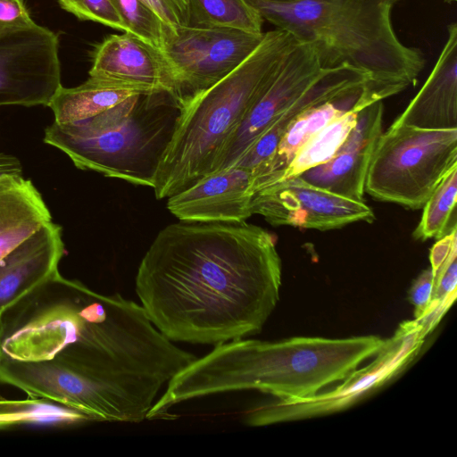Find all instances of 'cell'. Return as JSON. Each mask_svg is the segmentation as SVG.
<instances>
[{
  "label": "cell",
  "instance_id": "obj_1",
  "mask_svg": "<svg viewBox=\"0 0 457 457\" xmlns=\"http://www.w3.org/2000/svg\"><path fill=\"white\" fill-rule=\"evenodd\" d=\"M280 285L273 237L245 221L164 227L135 280L140 305L167 338L214 346L259 333Z\"/></svg>",
  "mask_w": 457,
  "mask_h": 457
},
{
  "label": "cell",
  "instance_id": "obj_2",
  "mask_svg": "<svg viewBox=\"0 0 457 457\" xmlns=\"http://www.w3.org/2000/svg\"><path fill=\"white\" fill-rule=\"evenodd\" d=\"M1 320V358L60 361L120 407L145 400L165 369L168 340L140 304L59 272L2 312Z\"/></svg>",
  "mask_w": 457,
  "mask_h": 457
},
{
  "label": "cell",
  "instance_id": "obj_3",
  "mask_svg": "<svg viewBox=\"0 0 457 457\" xmlns=\"http://www.w3.org/2000/svg\"><path fill=\"white\" fill-rule=\"evenodd\" d=\"M384 341L365 336L226 342L171 378L146 420L168 418L169 410L179 403L220 393L258 390L278 400L309 397L342 381L375 355Z\"/></svg>",
  "mask_w": 457,
  "mask_h": 457
},
{
  "label": "cell",
  "instance_id": "obj_4",
  "mask_svg": "<svg viewBox=\"0 0 457 457\" xmlns=\"http://www.w3.org/2000/svg\"><path fill=\"white\" fill-rule=\"evenodd\" d=\"M277 29L312 46L323 69L349 66L392 95L415 82L422 52L405 46L391 14L398 0H245Z\"/></svg>",
  "mask_w": 457,
  "mask_h": 457
},
{
  "label": "cell",
  "instance_id": "obj_5",
  "mask_svg": "<svg viewBox=\"0 0 457 457\" xmlns=\"http://www.w3.org/2000/svg\"><path fill=\"white\" fill-rule=\"evenodd\" d=\"M295 42L280 29L265 32L238 67L182 107L155 175L157 199L169 198L215 171L247 111Z\"/></svg>",
  "mask_w": 457,
  "mask_h": 457
},
{
  "label": "cell",
  "instance_id": "obj_6",
  "mask_svg": "<svg viewBox=\"0 0 457 457\" xmlns=\"http://www.w3.org/2000/svg\"><path fill=\"white\" fill-rule=\"evenodd\" d=\"M182 105L171 94H139L88 119L45 129L44 142L80 170L153 188Z\"/></svg>",
  "mask_w": 457,
  "mask_h": 457
},
{
  "label": "cell",
  "instance_id": "obj_7",
  "mask_svg": "<svg viewBox=\"0 0 457 457\" xmlns=\"http://www.w3.org/2000/svg\"><path fill=\"white\" fill-rule=\"evenodd\" d=\"M455 164L457 129L391 125L376 144L364 191L377 200L420 209Z\"/></svg>",
  "mask_w": 457,
  "mask_h": 457
},
{
  "label": "cell",
  "instance_id": "obj_8",
  "mask_svg": "<svg viewBox=\"0 0 457 457\" xmlns=\"http://www.w3.org/2000/svg\"><path fill=\"white\" fill-rule=\"evenodd\" d=\"M427 337L416 320L402 322L384 341L375 359L353 370L335 388L295 400H278L251 410L245 421L252 427L295 421L343 411L400 374L419 354Z\"/></svg>",
  "mask_w": 457,
  "mask_h": 457
},
{
  "label": "cell",
  "instance_id": "obj_9",
  "mask_svg": "<svg viewBox=\"0 0 457 457\" xmlns=\"http://www.w3.org/2000/svg\"><path fill=\"white\" fill-rule=\"evenodd\" d=\"M264 34L220 26H167L161 50L173 72L182 107L238 67Z\"/></svg>",
  "mask_w": 457,
  "mask_h": 457
},
{
  "label": "cell",
  "instance_id": "obj_10",
  "mask_svg": "<svg viewBox=\"0 0 457 457\" xmlns=\"http://www.w3.org/2000/svg\"><path fill=\"white\" fill-rule=\"evenodd\" d=\"M58 36L37 25L0 31V106H47L62 86Z\"/></svg>",
  "mask_w": 457,
  "mask_h": 457
},
{
  "label": "cell",
  "instance_id": "obj_11",
  "mask_svg": "<svg viewBox=\"0 0 457 457\" xmlns=\"http://www.w3.org/2000/svg\"><path fill=\"white\" fill-rule=\"evenodd\" d=\"M253 214L274 226L328 230L353 222H373V211L356 201L313 186L299 176L276 182L253 193Z\"/></svg>",
  "mask_w": 457,
  "mask_h": 457
},
{
  "label": "cell",
  "instance_id": "obj_12",
  "mask_svg": "<svg viewBox=\"0 0 457 457\" xmlns=\"http://www.w3.org/2000/svg\"><path fill=\"white\" fill-rule=\"evenodd\" d=\"M323 70L312 46L296 41L247 111L224 148L214 172L231 167L255 138L320 77Z\"/></svg>",
  "mask_w": 457,
  "mask_h": 457
},
{
  "label": "cell",
  "instance_id": "obj_13",
  "mask_svg": "<svg viewBox=\"0 0 457 457\" xmlns=\"http://www.w3.org/2000/svg\"><path fill=\"white\" fill-rule=\"evenodd\" d=\"M89 77L151 94L170 93L178 99L175 78L162 50L128 32L111 35L96 47Z\"/></svg>",
  "mask_w": 457,
  "mask_h": 457
},
{
  "label": "cell",
  "instance_id": "obj_14",
  "mask_svg": "<svg viewBox=\"0 0 457 457\" xmlns=\"http://www.w3.org/2000/svg\"><path fill=\"white\" fill-rule=\"evenodd\" d=\"M382 101L360 110L354 127L335 155L299 177L331 193L362 202L368 168L382 133Z\"/></svg>",
  "mask_w": 457,
  "mask_h": 457
},
{
  "label": "cell",
  "instance_id": "obj_15",
  "mask_svg": "<svg viewBox=\"0 0 457 457\" xmlns=\"http://www.w3.org/2000/svg\"><path fill=\"white\" fill-rule=\"evenodd\" d=\"M252 182L249 170L228 167L170 196L167 208L186 222H243L253 215Z\"/></svg>",
  "mask_w": 457,
  "mask_h": 457
},
{
  "label": "cell",
  "instance_id": "obj_16",
  "mask_svg": "<svg viewBox=\"0 0 457 457\" xmlns=\"http://www.w3.org/2000/svg\"><path fill=\"white\" fill-rule=\"evenodd\" d=\"M382 99L379 92L367 80L302 112L288 126L273 156L252 173L253 195L278 181L298 150L332 120L348 112H359Z\"/></svg>",
  "mask_w": 457,
  "mask_h": 457
},
{
  "label": "cell",
  "instance_id": "obj_17",
  "mask_svg": "<svg viewBox=\"0 0 457 457\" xmlns=\"http://www.w3.org/2000/svg\"><path fill=\"white\" fill-rule=\"evenodd\" d=\"M62 228L46 224L0 259V313L59 272Z\"/></svg>",
  "mask_w": 457,
  "mask_h": 457
},
{
  "label": "cell",
  "instance_id": "obj_18",
  "mask_svg": "<svg viewBox=\"0 0 457 457\" xmlns=\"http://www.w3.org/2000/svg\"><path fill=\"white\" fill-rule=\"evenodd\" d=\"M393 126L420 129H457V23L447 26V39L428 79Z\"/></svg>",
  "mask_w": 457,
  "mask_h": 457
},
{
  "label": "cell",
  "instance_id": "obj_19",
  "mask_svg": "<svg viewBox=\"0 0 457 457\" xmlns=\"http://www.w3.org/2000/svg\"><path fill=\"white\" fill-rule=\"evenodd\" d=\"M51 221V212L30 179L22 175L0 179V259Z\"/></svg>",
  "mask_w": 457,
  "mask_h": 457
},
{
  "label": "cell",
  "instance_id": "obj_20",
  "mask_svg": "<svg viewBox=\"0 0 457 457\" xmlns=\"http://www.w3.org/2000/svg\"><path fill=\"white\" fill-rule=\"evenodd\" d=\"M139 94L151 93L127 85L89 77L84 83L75 87L61 86L47 106L53 111L55 122L68 123L96 116Z\"/></svg>",
  "mask_w": 457,
  "mask_h": 457
},
{
  "label": "cell",
  "instance_id": "obj_21",
  "mask_svg": "<svg viewBox=\"0 0 457 457\" xmlns=\"http://www.w3.org/2000/svg\"><path fill=\"white\" fill-rule=\"evenodd\" d=\"M357 113L356 111L348 112L312 136L295 154L278 181L299 176L329 161L354 127Z\"/></svg>",
  "mask_w": 457,
  "mask_h": 457
},
{
  "label": "cell",
  "instance_id": "obj_22",
  "mask_svg": "<svg viewBox=\"0 0 457 457\" xmlns=\"http://www.w3.org/2000/svg\"><path fill=\"white\" fill-rule=\"evenodd\" d=\"M457 164L438 183L425 205L421 220L413 232L415 239H439L457 230Z\"/></svg>",
  "mask_w": 457,
  "mask_h": 457
},
{
  "label": "cell",
  "instance_id": "obj_23",
  "mask_svg": "<svg viewBox=\"0 0 457 457\" xmlns=\"http://www.w3.org/2000/svg\"><path fill=\"white\" fill-rule=\"evenodd\" d=\"M189 26H220L262 33L263 19L245 0H188Z\"/></svg>",
  "mask_w": 457,
  "mask_h": 457
},
{
  "label": "cell",
  "instance_id": "obj_24",
  "mask_svg": "<svg viewBox=\"0 0 457 457\" xmlns=\"http://www.w3.org/2000/svg\"><path fill=\"white\" fill-rule=\"evenodd\" d=\"M90 421L84 414L51 402L28 396L25 400H0V428L20 425H73Z\"/></svg>",
  "mask_w": 457,
  "mask_h": 457
},
{
  "label": "cell",
  "instance_id": "obj_25",
  "mask_svg": "<svg viewBox=\"0 0 457 457\" xmlns=\"http://www.w3.org/2000/svg\"><path fill=\"white\" fill-rule=\"evenodd\" d=\"M126 31L161 49L168 25L144 0H112Z\"/></svg>",
  "mask_w": 457,
  "mask_h": 457
},
{
  "label": "cell",
  "instance_id": "obj_26",
  "mask_svg": "<svg viewBox=\"0 0 457 457\" xmlns=\"http://www.w3.org/2000/svg\"><path fill=\"white\" fill-rule=\"evenodd\" d=\"M59 5L81 21H91L125 32L112 0H57Z\"/></svg>",
  "mask_w": 457,
  "mask_h": 457
},
{
  "label": "cell",
  "instance_id": "obj_27",
  "mask_svg": "<svg viewBox=\"0 0 457 457\" xmlns=\"http://www.w3.org/2000/svg\"><path fill=\"white\" fill-rule=\"evenodd\" d=\"M173 29L190 25L188 0H144Z\"/></svg>",
  "mask_w": 457,
  "mask_h": 457
},
{
  "label": "cell",
  "instance_id": "obj_28",
  "mask_svg": "<svg viewBox=\"0 0 457 457\" xmlns=\"http://www.w3.org/2000/svg\"><path fill=\"white\" fill-rule=\"evenodd\" d=\"M433 271L429 267L424 270L412 282L408 300L414 306V320H421L430 304L433 291Z\"/></svg>",
  "mask_w": 457,
  "mask_h": 457
},
{
  "label": "cell",
  "instance_id": "obj_29",
  "mask_svg": "<svg viewBox=\"0 0 457 457\" xmlns=\"http://www.w3.org/2000/svg\"><path fill=\"white\" fill-rule=\"evenodd\" d=\"M35 24L24 0H0V31L28 28Z\"/></svg>",
  "mask_w": 457,
  "mask_h": 457
},
{
  "label": "cell",
  "instance_id": "obj_30",
  "mask_svg": "<svg viewBox=\"0 0 457 457\" xmlns=\"http://www.w3.org/2000/svg\"><path fill=\"white\" fill-rule=\"evenodd\" d=\"M22 175V165L13 155L0 153V179Z\"/></svg>",
  "mask_w": 457,
  "mask_h": 457
},
{
  "label": "cell",
  "instance_id": "obj_31",
  "mask_svg": "<svg viewBox=\"0 0 457 457\" xmlns=\"http://www.w3.org/2000/svg\"><path fill=\"white\" fill-rule=\"evenodd\" d=\"M262 1L270 2V3H278V4H287V3H295V2H298V1H302V0H262Z\"/></svg>",
  "mask_w": 457,
  "mask_h": 457
},
{
  "label": "cell",
  "instance_id": "obj_32",
  "mask_svg": "<svg viewBox=\"0 0 457 457\" xmlns=\"http://www.w3.org/2000/svg\"><path fill=\"white\" fill-rule=\"evenodd\" d=\"M1 333H2V320H1V313H0V340H1Z\"/></svg>",
  "mask_w": 457,
  "mask_h": 457
},
{
  "label": "cell",
  "instance_id": "obj_33",
  "mask_svg": "<svg viewBox=\"0 0 457 457\" xmlns=\"http://www.w3.org/2000/svg\"><path fill=\"white\" fill-rule=\"evenodd\" d=\"M444 1L448 4H453V3L456 2L457 0H444Z\"/></svg>",
  "mask_w": 457,
  "mask_h": 457
}]
</instances>
